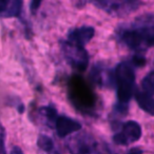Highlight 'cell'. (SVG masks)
<instances>
[{"label": "cell", "instance_id": "obj_1", "mask_svg": "<svg viewBox=\"0 0 154 154\" xmlns=\"http://www.w3.org/2000/svg\"><path fill=\"white\" fill-rule=\"evenodd\" d=\"M115 84L117 86V97L120 103H128L134 91L135 73L128 62H122L115 69Z\"/></svg>", "mask_w": 154, "mask_h": 154}, {"label": "cell", "instance_id": "obj_2", "mask_svg": "<svg viewBox=\"0 0 154 154\" xmlns=\"http://www.w3.org/2000/svg\"><path fill=\"white\" fill-rule=\"evenodd\" d=\"M70 95L73 103L80 109H90L95 103V96L86 82L74 76L70 82Z\"/></svg>", "mask_w": 154, "mask_h": 154}, {"label": "cell", "instance_id": "obj_3", "mask_svg": "<svg viewBox=\"0 0 154 154\" xmlns=\"http://www.w3.org/2000/svg\"><path fill=\"white\" fill-rule=\"evenodd\" d=\"M62 51L68 62L79 71H85L88 66L89 56L85 48L74 45L70 41L62 42Z\"/></svg>", "mask_w": 154, "mask_h": 154}, {"label": "cell", "instance_id": "obj_4", "mask_svg": "<svg viewBox=\"0 0 154 154\" xmlns=\"http://www.w3.org/2000/svg\"><path fill=\"white\" fill-rule=\"evenodd\" d=\"M66 147L72 154H99L95 139L87 133H82L70 138Z\"/></svg>", "mask_w": 154, "mask_h": 154}, {"label": "cell", "instance_id": "obj_5", "mask_svg": "<svg viewBox=\"0 0 154 154\" xmlns=\"http://www.w3.org/2000/svg\"><path fill=\"white\" fill-rule=\"evenodd\" d=\"M141 136V128L138 122L129 120L122 125V129L119 133L113 136V140L117 145L128 146L137 141Z\"/></svg>", "mask_w": 154, "mask_h": 154}, {"label": "cell", "instance_id": "obj_6", "mask_svg": "<svg viewBox=\"0 0 154 154\" xmlns=\"http://www.w3.org/2000/svg\"><path fill=\"white\" fill-rule=\"evenodd\" d=\"M55 128L59 137H66L79 131L82 129V124L68 116H59L55 122Z\"/></svg>", "mask_w": 154, "mask_h": 154}, {"label": "cell", "instance_id": "obj_7", "mask_svg": "<svg viewBox=\"0 0 154 154\" xmlns=\"http://www.w3.org/2000/svg\"><path fill=\"white\" fill-rule=\"evenodd\" d=\"M95 30L92 26H82V28L74 29L69 34L68 41L85 48V45L94 37Z\"/></svg>", "mask_w": 154, "mask_h": 154}, {"label": "cell", "instance_id": "obj_8", "mask_svg": "<svg viewBox=\"0 0 154 154\" xmlns=\"http://www.w3.org/2000/svg\"><path fill=\"white\" fill-rule=\"evenodd\" d=\"M22 7V0H0V16L5 18L19 17Z\"/></svg>", "mask_w": 154, "mask_h": 154}, {"label": "cell", "instance_id": "obj_9", "mask_svg": "<svg viewBox=\"0 0 154 154\" xmlns=\"http://www.w3.org/2000/svg\"><path fill=\"white\" fill-rule=\"evenodd\" d=\"M91 78L94 82L105 87H110L115 82V77L110 72V70L106 68H99L95 66L91 71Z\"/></svg>", "mask_w": 154, "mask_h": 154}, {"label": "cell", "instance_id": "obj_10", "mask_svg": "<svg viewBox=\"0 0 154 154\" xmlns=\"http://www.w3.org/2000/svg\"><path fill=\"white\" fill-rule=\"evenodd\" d=\"M136 100L138 106L147 113L154 115V97L145 94L143 92H138L136 94Z\"/></svg>", "mask_w": 154, "mask_h": 154}, {"label": "cell", "instance_id": "obj_11", "mask_svg": "<svg viewBox=\"0 0 154 154\" xmlns=\"http://www.w3.org/2000/svg\"><path fill=\"white\" fill-rule=\"evenodd\" d=\"M141 89L145 94L154 97V71L148 73L143 77L141 80Z\"/></svg>", "mask_w": 154, "mask_h": 154}, {"label": "cell", "instance_id": "obj_12", "mask_svg": "<svg viewBox=\"0 0 154 154\" xmlns=\"http://www.w3.org/2000/svg\"><path fill=\"white\" fill-rule=\"evenodd\" d=\"M39 113L43 116V118H45V119L47 120L48 124H50V125L55 124L56 119H57V117H58L56 110L54 109L53 107H50V106L40 108V110H39Z\"/></svg>", "mask_w": 154, "mask_h": 154}, {"label": "cell", "instance_id": "obj_13", "mask_svg": "<svg viewBox=\"0 0 154 154\" xmlns=\"http://www.w3.org/2000/svg\"><path fill=\"white\" fill-rule=\"evenodd\" d=\"M37 146L39 147V149L45 152H51L54 149L53 140L47 135H39L38 139H37Z\"/></svg>", "mask_w": 154, "mask_h": 154}, {"label": "cell", "instance_id": "obj_14", "mask_svg": "<svg viewBox=\"0 0 154 154\" xmlns=\"http://www.w3.org/2000/svg\"><path fill=\"white\" fill-rule=\"evenodd\" d=\"M0 154H7V148H5V131L2 126H0Z\"/></svg>", "mask_w": 154, "mask_h": 154}, {"label": "cell", "instance_id": "obj_15", "mask_svg": "<svg viewBox=\"0 0 154 154\" xmlns=\"http://www.w3.org/2000/svg\"><path fill=\"white\" fill-rule=\"evenodd\" d=\"M146 58L143 56H140V55H136L133 57V62L135 63V66H145L146 63Z\"/></svg>", "mask_w": 154, "mask_h": 154}, {"label": "cell", "instance_id": "obj_16", "mask_svg": "<svg viewBox=\"0 0 154 154\" xmlns=\"http://www.w3.org/2000/svg\"><path fill=\"white\" fill-rule=\"evenodd\" d=\"M41 1L42 0H32V2H31V11H32L33 14H35L38 11L39 7L41 5Z\"/></svg>", "mask_w": 154, "mask_h": 154}, {"label": "cell", "instance_id": "obj_17", "mask_svg": "<svg viewBox=\"0 0 154 154\" xmlns=\"http://www.w3.org/2000/svg\"><path fill=\"white\" fill-rule=\"evenodd\" d=\"M12 154H24V153L19 147L15 146V147H13V149H12Z\"/></svg>", "mask_w": 154, "mask_h": 154}, {"label": "cell", "instance_id": "obj_18", "mask_svg": "<svg viewBox=\"0 0 154 154\" xmlns=\"http://www.w3.org/2000/svg\"><path fill=\"white\" fill-rule=\"evenodd\" d=\"M128 154H141V150L138 148H133L128 152Z\"/></svg>", "mask_w": 154, "mask_h": 154}]
</instances>
